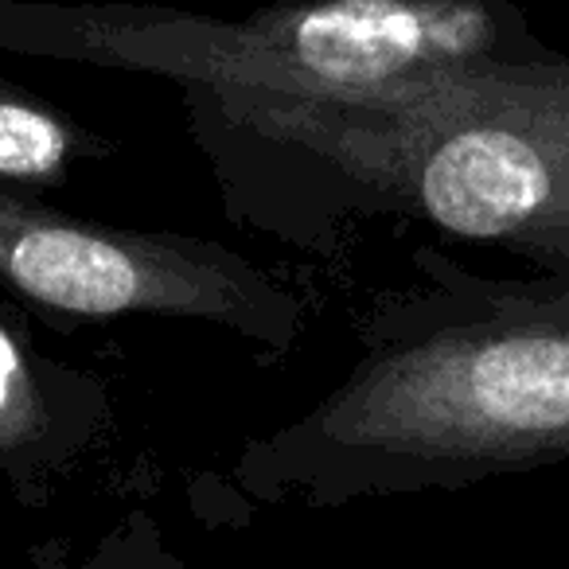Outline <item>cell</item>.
<instances>
[{
    "instance_id": "9",
    "label": "cell",
    "mask_w": 569,
    "mask_h": 569,
    "mask_svg": "<svg viewBox=\"0 0 569 569\" xmlns=\"http://www.w3.org/2000/svg\"><path fill=\"white\" fill-rule=\"evenodd\" d=\"M269 4H297V0H269Z\"/></svg>"
},
{
    "instance_id": "6",
    "label": "cell",
    "mask_w": 569,
    "mask_h": 569,
    "mask_svg": "<svg viewBox=\"0 0 569 569\" xmlns=\"http://www.w3.org/2000/svg\"><path fill=\"white\" fill-rule=\"evenodd\" d=\"M106 418L102 382L48 359L0 312V476L24 503L94 445Z\"/></svg>"
},
{
    "instance_id": "3",
    "label": "cell",
    "mask_w": 569,
    "mask_h": 569,
    "mask_svg": "<svg viewBox=\"0 0 569 569\" xmlns=\"http://www.w3.org/2000/svg\"><path fill=\"white\" fill-rule=\"evenodd\" d=\"M0 289L63 317H168L227 328L266 356L305 336V301L211 238L126 230L0 188Z\"/></svg>"
},
{
    "instance_id": "7",
    "label": "cell",
    "mask_w": 569,
    "mask_h": 569,
    "mask_svg": "<svg viewBox=\"0 0 569 569\" xmlns=\"http://www.w3.org/2000/svg\"><path fill=\"white\" fill-rule=\"evenodd\" d=\"M106 157H113V141L20 82L0 79V188L24 196L63 188L79 160Z\"/></svg>"
},
{
    "instance_id": "1",
    "label": "cell",
    "mask_w": 569,
    "mask_h": 569,
    "mask_svg": "<svg viewBox=\"0 0 569 569\" xmlns=\"http://www.w3.org/2000/svg\"><path fill=\"white\" fill-rule=\"evenodd\" d=\"M234 227L336 250L356 219L488 242L569 289V56L457 71L375 102L180 87Z\"/></svg>"
},
{
    "instance_id": "4",
    "label": "cell",
    "mask_w": 569,
    "mask_h": 569,
    "mask_svg": "<svg viewBox=\"0 0 569 569\" xmlns=\"http://www.w3.org/2000/svg\"><path fill=\"white\" fill-rule=\"evenodd\" d=\"M246 28L273 63L281 94L343 102L558 56L535 36L519 0H297L261 4Z\"/></svg>"
},
{
    "instance_id": "5",
    "label": "cell",
    "mask_w": 569,
    "mask_h": 569,
    "mask_svg": "<svg viewBox=\"0 0 569 569\" xmlns=\"http://www.w3.org/2000/svg\"><path fill=\"white\" fill-rule=\"evenodd\" d=\"M0 51L102 71L157 74L180 87L281 90L246 20L126 0H0Z\"/></svg>"
},
{
    "instance_id": "8",
    "label": "cell",
    "mask_w": 569,
    "mask_h": 569,
    "mask_svg": "<svg viewBox=\"0 0 569 569\" xmlns=\"http://www.w3.org/2000/svg\"><path fill=\"white\" fill-rule=\"evenodd\" d=\"M59 569H183V561L168 550L157 522L137 511L126 522H118L87 558Z\"/></svg>"
},
{
    "instance_id": "2",
    "label": "cell",
    "mask_w": 569,
    "mask_h": 569,
    "mask_svg": "<svg viewBox=\"0 0 569 569\" xmlns=\"http://www.w3.org/2000/svg\"><path fill=\"white\" fill-rule=\"evenodd\" d=\"M379 297L359 356L317 406L242 449L234 480L266 503L457 491L569 460V289L488 277L437 246Z\"/></svg>"
}]
</instances>
